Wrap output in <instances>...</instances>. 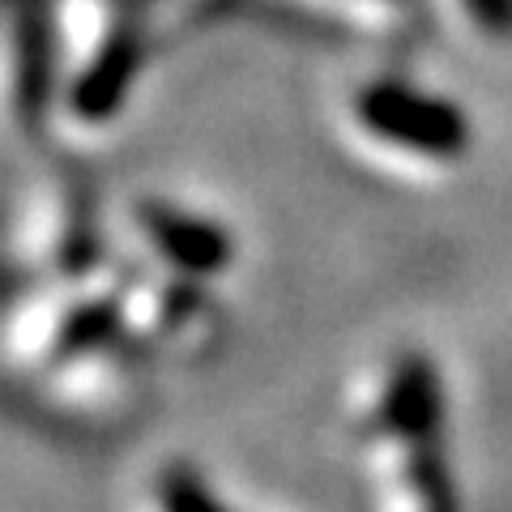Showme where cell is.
I'll return each mask as SVG.
<instances>
[{"label": "cell", "mask_w": 512, "mask_h": 512, "mask_svg": "<svg viewBox=\"0 0 512 512\" xmlns=\"http://www.w3.org/2000/svg\"><path fill=\"white\" fill-rule=\"evenodd\" d=\"M359 440L372 457L380 512H461L448 457V402L436 363L402 350L363 406Z\"/></svg>", "instance_id": "6da1fadb"}, {"label": "cell", "mask_w": 512, "mask_h": 512, "mask_svg": "<svg viewBox=\"0 0 512 512\" xmlns=\"http://www.w3.org/2000/svg\"><path fill=\"white\" fill-rule=\"evenodd\" d=\"M355 124L384 150L423 163H457L470 150V120L453 99L402 77H372L355 94Z\"/></svg>", "instance_id": "7a4b0ae2"}, {"label": "cell", "mask_w": 512, "mask_h": 512, "mask_svg": "<svg viewBox=\"0 0 512 512\" xmlns=\"http://www.w3.org/2000/svg\"><path fill=\"white\" fill-rule=\"evenodd\" d=\"M150 52V22H146V0H124V9L103 30L99 52L86 60L82 77L73 82V111L82 120H107L116 116L128 90L141 77V64Z\"/></svg>", "instance_id": "3957f363"}, {"label": "cell", "mask_w": 512, "mask_h": 512, "mask_svg": "<svg viewBox=\"0 0 512 512\" xmlns=\"http://www.w3.org/2000/svg\"><path fill=\"white\" fill-rule=\"evenodd\" d=\"M137 222H141L146 244L158 252V261L180 278H214L218 269H227L231 256H235L231 235L222 231L214 218L192 214V210H184V205L146 201Z\"/></svg>", "instance_id": "277c9868"}, {"label": "cell", "mask_w": 512, "mask_h": 512, "mask_svg": "<svg viewBox=\"0 0 512 512\" xmlns=\"http://www.w3.org/2000/svg\"><path fill=\"white\" fill-rule=\"evenodd\" d=\"M22 9L18 18V107L26 120H35L47 107L52 90V22L47 0H13Z\"/></svg>", "instance_id": "5b68a950"}, {"label": "cell", "mask_w": 512, "mask_h": 512, "mask_svg": "<svg viewBox=\"0 0 512 512\" xmlns=\"http://www.w3.org/2000/svg\"><path fill=\"white\" fill-rule=\"evenodd\" d=\"M146 512H235L214 483L201 470H192L188 461H167L158 466L146 491Z\"/></svg>", "instance_id": "8992f818"}, {"label": "cell", "mask_w": 512, "mask_h": 512, "mask_svg": "<svg viewBox=\"0 0 512 512\" xmlns=\"http://www.w3.org/2000/svg\"><path fill=\"white\" fill-rule=\"evenodd\" d=\"M457 5L487 39H512V0H457Z\"/></svg>", "instance_id": "52a82bcc"}]
</instances>
